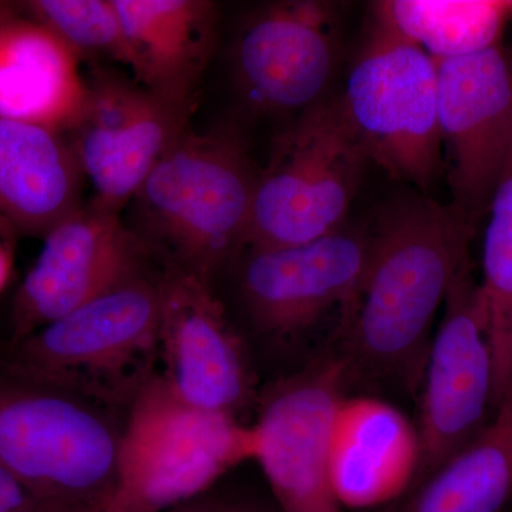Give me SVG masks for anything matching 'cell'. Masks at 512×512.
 Masks as SVG:
<instances>
[{
    "mask_svg": "<svg viewBox=\"0 0 512 512\" xmlns=\"http://www.w3.org/2000/svg\"><path fill=\"white\" fill-rule=\"evenodd\" d=\"M167 512H238V500H225L211 495L208 491Z\"/></svg>",
    "mask_w": 512,
    "mask_h": 512,
    "instance_id": "d4e9b609",
    "label": "cell"
},
{
    "mask_svg": "<svg viewBox=\"0 0 512 512\" xmlns=\"http://www.w3.org/2000/svg\"><path fill=\"white\" fill-rule=\"evenodd\" d=\"M339 99L370 163L429 190L443 147L436 60L370 20Z\"/></svg>",
    "mask_w": 512,
    "mask_h": 512,
    "instance_id": "52a82bcc",
    "label": "cell"
},
{
    "mask_svg": "<svg viewBox=\"0 0 512 512\" xmlns=\"http://www.w3.org/2000/svg\"><path fill=\"white\" fill-rule=\"evenodd\" d=\"M113 2L134 80L158 99L190 111L217 43V5L208 0Z\"/></svg>",
    "mask_w": 512,
    "mask_h": 512,
    "instance_id": "e0dca14e",
    "label": "cell"
},
{
    "mask_svg": "<svg viewBox=\"0 0 512 512\" xmlns=\"http://www.w3.org/2000/svg\"><path fill=\"white\" fill-rule=\"evenodd\" d=\"M494 367L470 258L458 269L421 384L419 466L412 488L464 450L493 417Z\"/></svg>",
    "mask_w": 512,
    "mask_h": 512,
    "instance_id": "9c48e42d",
    "label": "cell"
},
{
    "mask_svg": "<svg viewBox=\"0 0 512 512\" xmlns=\"http://www.w3.org/2000/svg\"><path fill=\"white\" fill-rule=\"evenodd\" d=\"M158 373L184 402L207 412L241 420L258 402L247 346L214 284L180 269L164 268L161 278Z\"/></svg>",
    "mask_w": 512,
    "mask_h": 512,
    "instance_id": "4fadbf2b",
    "label": "cell"
},
{
    "mask_svg": "<svg viewBox=\"0 0 512 512\" xmlns=\"http://www.w3.org/2000/svg\"><path fill=\"white\" fill-rule=\"evenodd\" d=\"M187 117V110L158 99L134 79L94 73L82 113L67 133L93 200L121 214L187 131Z\"/></svg>",
    "mask_w": 512,
    "mask_h": 512,
    "instance_id": "9a60e30c",
    "label": "cell"
},
{
    "mask_svg": "<svg viewBox=\"0 0 512 512\" xmlns=\"http://www.w3.org/2000/svg\"><path fill=\"white\" fill-rule=\"evenodd\" d=\"M369 252L370 228L349 224L306 244L245 249L238 296L249 326L272 345L295 342L352 302Z\"/></svg>",
    "mask_w": 512,
    "mask_h": 512,
    "instance_id": "7c38bea8",
    "label": "cell"
},
{
    "mask_svg": "<svg viewBox=\"0 0 512 512\" xmlns=\"http://www.w3.org/2000/svg\"><path fill=\"white\" fill-rule=\"evenodd\" d=\"M511 12H512V0H510Z\"/></svg>",
    "mask_w": 512,
    "mask_h": 512,
    "instance_id": "f1b7e54d",
    "label": "cell"
},
{
    "mask_svg": "<svg viewBox=\"0 0 512 512\" xmlns=\"http://www.w3.org/2000/svg\"><path fill=\"white\" fill-rule=\"evenodd\" d=\"M84 174L66 134L0 117V214L45 238L82 202Z\"/></svg>",
    "mask_w": 512,
    "mask_h": 512,
    "instance_id": "d6986e66",
    "label": "cell"
},
{
    "mask_svg": "<svg viewBox=\"0 0 512 512\" xmlns=\"http://www.w3.org/2000/svg\"><path fill=\"white\" fill-rule=\"evenodd\" d=\"M252 424L184 402L156 373L124 419L116 494L106 511L167 512L255 460Z\"/></svg>",
    "mask_w": 512,
    "mask_h": 512,
    "instance_id": "5b68a950",
    "label": "cell"
},
{
    "mask_svg": "<svg viewBox=\"0 0 512 512\" xmlns=\"http://www.w3.org/2000/svg\"><path fill=\"white\" fill-rule=\"evenodd\" d=\"M97 512H109V511H97Z\"/></svg>",
    "mask_w": 512,
    "mask_h": 512,
    "instance_id": "f546056e",
    "label": "cell"
},
{
    "mask_svg": "<svg viewBox=\"0 0 512 512\" xmlns=\"http://www.w3.org/2000/svg\"><path fill=\"white\" fill-rule=\"evenodd\" d=\"M43 241L13 299L6 342L25 339L117 286L164 268L119 212L94 200L83 202Z\"/></svg>",
    "mask_w": 512,
    "mask_h": 512,
    "instance_id": "30bf717a",
    "label": "cell"
},
{
    "mask_svg": "<svg viewBox=\"0 0 512 512\" xmlns=\"http://www.w3.org/2000/svg\"><path fill=\"white\" fill-rule=\"evenodd\" d=\"M124 419L0 370V464L49 512L110 507Z\"/></svg>",
    "mask_w": 512,
    "mask_h": 512,
    "instance_id": "277c9868",
    "label": "cell"
},
{
    "mask_svg": "<svg viewBox=\"0 0 512 512\" xmlns=\"http://www.w3.org/2000/svg\"><path fill=\"white\" fill-rule=\"evenodd\" d=\"M238 512H281L275 505L258 500H238Z\"/></svg>",
    "mask_w": 512,
    "mask_h": 512,
    "instance_id": "4316f807",
    "label": "cell"
},
{
    "mask_svg": "<svg viewBox=\"0 0 512 512\" xmlns=\"http://www.w3.org/2000/svg\"><path fill=\"white\" fill-rule=\"evenodd\" d=\"M29 16L55 32L80 59L101 57L128 69V47L113 0H32Z\"/></svg>",
    "mask_w": 512,
    "mask_h": 512,
    "instance_id": "603a6c76",
    "label": "cell"
},
{
    "mask_svg": "<svg viewBox=\"0 0 512 512\" xmlns=\"http://www.w3.org/2000/svg\"><path fill=\"white\" fill-rule=\"evenodd\" d=\"M473 225L453 207L410 194L387 204L370 228L362 282L343 309L352 370L416 396L431 325L468 259Z\"/></svg>",
    "mask_w": 512,
    "mask_h": 512,
    "instance_id": "6da1fadb",
    "label": "cell"
},
{
    "mask_svg": "<svg viewBox=\"0 0 512 512\" xmlns=\"http://www.w3.org/2000/svg\"><path fill=\"white\" fill-rule=\"evenodd\" d=\"M10 274L9 244L0 241V292L5 288Z\"/></svg>",
    "mask_w": 512,
    "mask_h": 512,
    "instance_id": "484cf974",
    "label": "cell"
},
{
    "mask_svg": "<svg viewBox=\"0 0 512 512\" xmlns=\"http://www.w3.org/2000/svg\"><path fill=\"white\" fill-rule=\"evenodd\" d=\"M15 229L12 228V225L6 221V218L0 214V241L6 242V244L10 245V239L15 237Z\"/></svg>",
    "mask_w": 512,
    "mask_h": 512,
    "instance_id": "83f0119b",
    "label": "cell"
},
{
    "mask_svg": "<svg viewBox=\"0 0 512 512\" xmlns=\"http://www.w3.org/2000/svg\"><path fill=\"white\" fill-rule=\"evenodd\" d=\"M163 272L137 276L25 339L0 343V370L126 416L158 372Z\"/></svg>",
    "mask_w": 512,
    "mask_h": 512,
    "instance_id": "3957f363",
    "label": "cell"
},
{
    "mask_svg": "<svg viewBox=\"0 0 512 512\" xmlns=\"http://www.w3.org/2000/svg\"><path fill=\"white\" fill-rule=\"evenodd\" d=\"M369 164L339 97L293 117L258 173L245 249L293 247L342 228Z\"/></svg>",
    "mask_w": 512,
    "mask_h": 512,
    "instance_id": "8992f818",
    "label": "cell"
},
{
    "mask_svg": "<svg viewBox=\"0 0 512 512\" xmlns=\"http://www.w3.org/2000/svg\"><path fill=\"white\" fill-rule=\"evenodd\" d=\"M512 504V397L476 439L392 512H503Z\"/></svg>",
    "mask_w": 512,
    "mask_h": 512,
    "instance_id": "ffe728a7",
    "label": "cell"
},
{
    "mask_svg": "<svg viewBox=\"0 0 512 512\" xmlns=\"http://www.w3.org/2000/svg\"><path fill=\"white\" fill-rule=\"evenodd\" d=\"M510 0H383L370 20L419 46L436 62L501 45Z\"/></svg>",
    "mask_w": 512,
    "mask_h": 512,
    "instance_id": "44dd1931",
    "label": "cell"
},
{
    "mask_svg": "<svg viewBox=\"0 0 512 512\" xmlns=\"http://www.w3.org/2000/svg\"><path fill=\"white\" fill-rule=\"evenodd\" d=\"M0 512H49L0 464Z\"/></svg>",
    "mask_w": 512,
    "mask_h": 512,
    "instance_id": "cb8c5ba5",
    "label": "cell"
},
{
    "mask_svg": "<svg viewBox=\"0 0 512 512\" xmlns=\"http://www.w3.org/2000/svg\"><path fill=\"white\" fill-rule=\"evenodd\" d=\"M487 214L478 299L493 356L495 413L512 397V156Z\"/></svg>",
    "mask_w": 512,
    "mask_h": 512,
    "instance_id": "7402d4cb",
    "label": "cell"
},
{
    "mask_svg": "<svg viewBox=\"0 0 512 512\" xmlns=\"http://www.w3.org/2000/svg\"><path fill=\"white\" fill-rule=\"evenodd\" d=\"M72 47L32 16L0 6V117L67 134L87 96Z\"/></svg>",
    "mask_w": 512,
    "mask_h": 512,
    "instance_id": "ac0fdd59",
    "label": "cell"
},
{
    "mask_svg": "<svg viewBox=\"0 0 512 512\" xmlns=\"http://www.w3.org/2000/svg\"><path fill=\"white\" fill-rule=\"evenodd\" d=\"M349 379L326 353L269 384L256 402L255 461L281 512H342L329 478L330 429Z\"/></svg>",
    "mask_w": 512,
    "mask_h": 512,
    "instance_id": "ba28073f",
    "label": "cell"
},
{
    "mask_svg": "<svg viewBox=\"0 0 512 512\" xmlns=\"http://www.w3.org/2000/svg\"><path fill=\"white\" fill-rule=\"evenodd\" d=\"M436 63L451 205L474 225L512 156V52L498 45Z\"/></svg>",
    "mask_w": 512,
    "mask_h": 512,
    "instance_id": "5bb4252c",
    "label": "cell"
},
{
    "mask_svg": "<svg viewBox=\"0 0 512 512\" xmlns=\"http://www.w3.org/2000/svg\"><path fill=\"white\" fill-rule=\"evenodd\" d=\"M340 47L339 3H269L249 13L238 30L231 52L235 82L252 109L293 119L328 99Z\"/></svg>",
    "mask_w": 512,
    "mask_h": 512,
    "instance_id": "8fae6325",
    "label": "cell"
},
{
    "mask_svg": "<svg viewBox=\"0 0 512 512\" xmlns=\"http://www.w3.org/2000/svg\"><path fill=\"white\" fill-rule=\"evenodd\" d=\"M258 173L237 137L185 131L131 200V229L164 268L214 284L247 248Z\"/></svg>",
    "mask_w": 512,
    "mask_h": 512,
    "instance_id": "7a4b0ae2",
    "label": "cell"
},
{
    "mask_svg": "<svg viewBox=\"0 0 512 512\" xmlns=\"http://www.w3.org/2000/svg\"><path fill=\"white\" fill-rule=\"evenodd\" d=\"M419 466V434L393 404L343 397L330 429L329 478L342 508L370 510L402 500Z\"/></svg>",
    "mask_w": 512,
    "mask_h": 512,
    "instance_id": "2e32d148",
    "label": "cell"
}]
</instances>
